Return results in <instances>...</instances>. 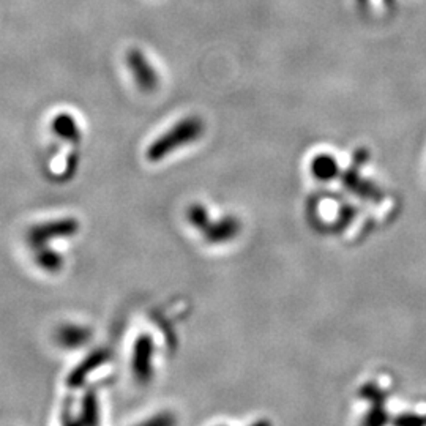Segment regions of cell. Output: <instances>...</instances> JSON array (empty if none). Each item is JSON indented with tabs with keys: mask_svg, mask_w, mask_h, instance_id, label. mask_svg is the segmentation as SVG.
Segmentation results:
<instances>
[{
	"mask_svg": "<svg viewBox=\"0 0 426 426\" xmlns=\"http://www.w3.org/2000/svg\"><path fill=\"white\" fill-rule=\"evenodd\" d=\"M204 133V122L199 117H185L177 122L173 128L164 131L160 138H157L149 145L147 158L150 161H160L175 150L194 142Z\"/></svg>",
	"mask_w": 426,
	"mask_h": 426,
	"instance_id": "cell-1",
	"label": "cell"
},
{
	"mask_svg": "<svg viewBox=\"0 0 426 426\" xmlns=\"http://www.w3.org/2000/svg\"><path fill=\"white\" fill-rule=\"evenodd\" d=\"M78 231L79 221L72 218V216H63V218L49 220L32 226L27 231V235H25V240H27V245L32 250H35V248L40 246H48L51 241L57 239L73 237L74 234H78Z\"/></svg>",
	"mask_w": 426,
	"mask_h": 426,
	"instance_id": "cell-2",
	"label": "cell"
},
{
	"mask_svg": "<svg viewBox=\"0 0 426 426\" xmlns=\"http://www.w3.org/2000/svg\"><path fill=\"white\" fill-rule=\"evenodd\" d=\"M152 357H154V345H152L149 336H141L136 341L131 359V370L139 382H149L152 374H154Z\"/></svg>",
	"mask_w": 426,
	"mask_h": 426,
	"instance_id": "cell-3",
	"label": "cell"
},
{
	"mask_svg": "<svg viewBox=\"0 0 426 426\" xmlns=\"http://www.w3.org/2000/svg\"><path fill=\"white\" fill-rule=\"evenodd\" d=\"M126 63H128L130 72L139 88L145 92L154 91L158 82L157 73L147 62V59L142 55V53H139V51H131V53H128V55H126Z\"/></svg>",
	"mask_w": 426,
	"mask_h": 426,
	"instance_id": "cell-4",
	"label": "cell"
},
{
	"mask_svg": "<svg viewBox=\"0 0 426 426\" xmlns=\"http://www.w3.org/2000/svg\"><path fill=\"white\" fill-rule=\"evenodd\" d=\"M106 359H107V354H106V351H103V349H101V351L93 352V354H88L87 357L82 360L78 366L73 368L72 373L68 374L67 384L72 387V389H78L79 385L86 382L88 374L103 365Z\"/></svg>",
	"mask_w": 426,
	"mask_h": 426,
	"instance_id": "cell-5",
	"label": "cell"
},
{
	"mask_svg": "<svg viewBox=\"0 0 426 426\" xmlns=\"http://www.w3.org/2000/svg\"><path fill=\"white\" fill-rule=\"evenodd\" d=\"M239 231L240 222L237 218H232V216H226V218L216 221L213 225H211V221H208L207 226L202 229L206 239L212 241V244H225V241L234 239Z\"/></svg>",
	"mask_w": 426,
	"mask_h": 426,
	"instance_id": "cell-6",
	"label": "cell"
},
{
	"mask_svg": "<svg viewBox=\"0 0 426 426\" xmlns=\"http://www.w3.org/2000/svg\"><path fill=\"white\" fill-rule=\"evenodd\" d=\"M55 340L62 347H79L91 340V330L76 324H65L55 332Z\"/></svg>",
	"mask_w": 426,
	"mask_h": 426,
	"instance_id": "cell-7",
	"label": "cell"
},
{
	"mask_svg": "<svg viewBox=\"0 0 426 426\" xmlns=\"http://www.w3.org/2000/svg\"><path fill=\"white\" fill-rule=\"evenodd\" d=\"M51 130H53L57 138L63 139L67 142H79L81 141V130L73 116L67 112H60L53 119L51 124Z\"/></svg>",
	"mask_w": 426,
	"mask_h": 426,
	"instance_id": "cell-8",
	"label": "cell"
},
{
	"mask_svg": "<svg viewBox=\"0 0 426 426\" xmlns=\"http://www.w3.org/2000/svg\"><path fill=\"white\" fill-rule=\"evenodd\" d=\"M34 260L43 272L48 273L59 272L63 267V256L59 251H54L53 248H49V245L35 248Z\"/></svg>",
	"mask_w": 426,
	"mask_h": 426,
	"instance_id": "cell-9",
	"label": "cell"
},
{
	"mask_svg": "<svg viewBox=\"0 0 426 426\" xmlns=\"http://www.w3.org/2000/svg\"><path fill=\"white\" fill-rule=\"evenodd\" d=\"M311 169H313L314 177H317L319 180H330L338 173V164H336L332 157L319 155L314 158Z\"/></svg>",
	"mask_w": 426,
	"mask_h": 426,
	"instance_id": "cell-10",
	"label": "cell"
},
{
	"mask_svg": "<svg viewBox=\"0 0 426 426\" xmlns=\"http://www.w3.org/2000/svg\"><path fill=\"white\" fill-rule=\"evenodd\" d=\"M78 423H98V399L97 395L92 392H88L82 398V406H81V415Z\"/></svg>",
	"mask_w": 426,
	"mask_h": 426,
	"instance_id": "cell-11",
	"label": "cell"
},
{
	"mask_svg": "<svg viewBox=\"0 0 426 426\" xmlns=\"http://www.w3.org/2000/svg\"><path fill=\"white\" fill-rule=\"evenodd\" d=\"M188 220H189V222H192L193 226L199 227L201 231L207 226V222L211 221V220H208V216H207V211H206V208L202 207V206H193V207H189V211H188Z\"/></svg>",
	"mask_w": 426,
	"mask_h": 426,
	"instance_id": "cell-12",
	"label": "cell"
}]
</instances>
